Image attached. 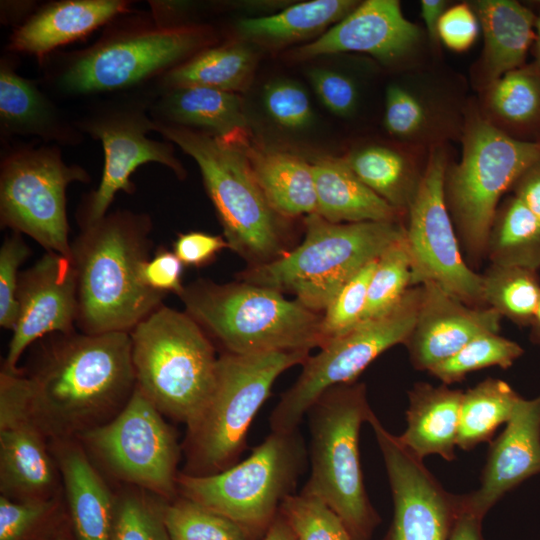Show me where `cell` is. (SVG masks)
Wrapping results in <instances>:
<instances>
[{"label": "cell", "instance_id": "6da1fadb", "mask_svg": "<svg viewBox=\"0 0 540 540\" xmlns=\"http://www.w3.org/2000/svg\"><path fill=\"white\" fill-rule=\"evenodd\" d=\"M53 335L26 374L1 370L0 427L77 439L114 418L136 388L130 333Z\"/></svg>", "mask_w": 540, "mask_h": 540}, {"label": "cell", "instance_id": "7a4b0ae2", "mask_svg": "<svg viewBox=\"0 0 540 540\" xmlns=\"http://www.w3.org/2000/svg\"><path fill=\"white\" fill-rule=\"evenodd\" d=\"M151 228L149 215L118 210L81 228L71 243L76 324L82 333H130L162 306L165 295L141 279L142 266L150 258Z\"/></svg>", "mask_w": 540, "mask_h": 540}, {"label": "cell", "instance_id": "3957f363", "mask_svg": "<svg viewBox=\"0 0 540 540\" xmlns=\"http://www.w3.org/2000/svg\"><path fill=\"white\" fill-rule=\"evenodd\" d=\"M154 131L197 163L229 249L248 267L270 263L291 250L285 218L270 206L245 155L228 136L158 122Z\"/></svg>", "mask_w": 540, "mask_h": 540}, {"label": "cell", "instance_id": "277c9868", "mask_svg": "<svg viewBox=\"0 0 540 540\" xmlns=\"http://www.w3.org/2000/svg\"><path fill=\"white\" fill-rule=\"evenodd\" d=\"M179 298L185 312L228 353L309 352L324 344L322 313L270 288L199 279Z\"/></svg>", "mask_w": 540, "mask_h": 540}, {"label": "cell", "instance_id": "5b68a950", "mask_svg": "<svg viewBox=\"0 0 540 540\" xmlns=\"http://www.w3.org/2000/svg\"><path fill=\"white\" fill-rule=\"evenodd\" d=\"M304 224L300 245L270 263L247 267L238 278L291 293L318 313L361 268L405 236L402 221L331 223L312 213Z\"/></svg>", "mask_w": 540, "mask_h": 540}, {"label": "cell", "instance_id": "8992f818", "mask_svg": "<svg viewBox=\"0 0 540 540\" xmlns=\"http://www.w3.org/2000/svg\"><path fill=\"white\" fill-rule=\"evenodd\" d=\"M308 351L254 354L224 352L218 357L213 390L199 413L186 424L182 473L208 476L237 463L257 412L281 373L303 364Z\"/></svg>", "mask_w": 540, "mask_h": 540}, {"label": "cell", "instance_id": "52a82bcc", "mask_svg": "<svg viewBox=\"0 0 540 540\" xmlns=\"http://www.w3.org/2000/svg\"><path fill=\"white\" fill-rule=\"evenodd\" d=\"M373 410L366 385L352 382L325 391L306 413L310 476L301 492L326 503L355 540H367L379 522L366 492L359 435Z\"/></svg>", "mask_w": 540, "mask_h": 540}, {"label": "cell", "instance_id": "ba28073f", "mask_svg": "<svg viewBox=\"0 0 540 540\" xmlns=\"http://www.w3.org/2000/svg\"><path fill=\"white\" fill-rule=\"evenodd\" d=\"M212 38L205 26H163L152 16L125 19L91 46L66 55L56 71V84L71 95L129 89L161 77L207 48Z\"/></svg>", "mask_w": 540, "mask_h": 540}, {"label": "cell", "instance_id": "9c48e42d", "mask_svg": "<svg viewBox=\"0 0 540 540\" xmlns=\"http://www.w3.org/2000/svg\"><path fill=\"white\" fill-rule=\"evenodd\" d=\"M460 161L447 168L445 199L469 263L486 256L490 227L503 194L540 162V140L515 138L481 114L465 124Z\"/></svg>", "mask_w": 540, "mask_h": 540}, {"label": "cell", "instance_id": "30bf717a", "mask_svg": "<svg viewBox=\"0 0 540 540\" xmlns=\"http://www.w3.org/2000/svg\"><path fill=\"white\" fill-rule=\"evenodd\" d=\"M136 387L163 414L187 424L208 400L218 357L185 311L160 306L131 332Z\"/></svg>", "mask_w": 540, "mask_h": 540}, {"label": "cell", "instance_id": "8fae6325", "mask_svg": "<svg viewBox=\"0 0 540 540\" xmlns=\"http://www.w3.org/2000/svg\"><path fill=\"white\" fill-rule=\"evenodd\" d=\"M308 459L299 429L274 432L243 461L208 476L179 473L178 495L242 526L252 535L269 529L283 501L295 494Z\"/></svg>", "mask_w": 540, "mask_h": 540}, {"label": "cell", "instance_id": "7c38bea8", "mask_svg": "<svg viewBox=\"0 0 540 540\" xmlns=\"http://www.w3.org/2000/svg\"><path fill=\"white\" fill-rule=\"evenodd\" d=\"M421 294V285L411 287L390 312L358 324L309 356L295 383L273 409L269 418L271 431L298 429L302 418L325 391L355 382L378 356L404 344L415 324Z\"/></svg>", "mask_w": 540, "mask_h": 540}, {"label": "cell", "instance_id": "4fadbf2b", "mask_svg": "<svg viewBox=\"0 0 540 540\" xmlns=\"http://www.w3.org/2000/svg\"><path fill=\"white\" fill-rule=\"evenodd\" d=\"M89 181L83 167L63 160L57 145L9 149L0 164L1 227L71 257L66 189L71 183Z\"/></svg>", "mask_w": 540, "mask_h": 540}, {"label": "cell", "instance_id": "5bb4252c", "mask_svg": "<svg viewBox=\"0 0 540 540\" xmlns=\"http://www.w3.org/2000/svg\"><path fill=\"white\" fill-rule=\"evenodd\" d=\"M154 98L130 96L101 102L88 110L76 123L81 133L99 140L104 151V167L98 187L85 195L76 219L81 228L107 214L119 191L132 194L130 177L141 165L159 163L183 179L186 171L174 153L173 143L148 137L155 122L150 115Z\"/></svg>", "mask_w": 540, "mask_h": 540}, {"label": "cell", "instance_id": "9a60e30c", "mask_svg": "<svg viewBox=\"0 0 540 540\" xmlns=\"http://www.w3.org/2000/svg\"><path fill=\"white\" fill-rule=\"evenodd\" d=\"M162 415L136 387L114 418L77 439L109 475L170 501L178 495L181 448Z\"/></svg>", "mask_w": 540, "mask_h": 540}, {"label": "cell", "instance_id": "2e32d148", "mask_svg": "<svg viewBox=\"0 0 540 540\" xmlns=\"http://www.w3.org/2000/svg\"><path fill=\"white\" fill-rule=\"evenodd\" d=\"M447 168L445 149L433 148L405 216L412 287L434 283L470 306H485L482 274L475 272L464 259L447 207L444 191Z\"/></svg>", "mask_w": 540, "mask_h": 540}, {"label": "cell", "instance_id": "e0dca14e", "mask_svg": "<svg viewBox=\"0 0 540 540\" xmlns=\"http://www.w3.org/2000/svg\"><path fill=\"white\" fill-rule=\"evenodd\" d=\"M382 454L394 515L386 540H448L462 495L447 492L373 412L368 420Z\"/></svg>", "mask_w": 540, "mask_h": 540}, {"label": "cell", "instance_id": "ac0fdd59", "mask_svg": "<svg viewBox=\"0 0 540 540\" xmlns=\"http://www.w3.org/2000/svg\"><path fill=\"white\" fill-rule=\"evenodd\" d=\"M18 315L2 369L17 373V363L37 339L69 334L77 319V280L71 257L47 251L19 274Z\"/></svg>", "mask_w": 540, "mask_h": 540}, {"label": "cell", "instance_id": "d6986e66", "mask_svg": "<svg viewBox=\"0 0 540 540\" xmlns=\"http://www.w3.org/2000/svg\"><path fill=\"white\" fill-rule=\"evenodd\" d=\"M419 41V28L404 17L398 1L367 0L317 39L298 47L293 55L306 60L363 52L384 64H393L414 52Z\"/></svg>", "mask_w": 540, "mask_h": 540}, {"label": "cell", "instance_id": "ffe728a7", "mask_svg": "<svg viewBox=\"0 0 540 540\" xmlns=\"http://www.w3.org/2000/svg\"><path fill=\"white\" fill-rule=\"evenodd\" d=\"M413 329L405 341L415 369L428 371L478 336L499 333L502 316L488 306H470L434 283L421 285Z\"/></svg>", "mask_w": 540, "mask_h": 540}, {"label": "cell", "instance_id": "44dd1931", "mask_svg": "<svg viewBox=\"0 0 540 540\" xmlns=\"http://www.w3.org/2000/svg\"><path fill=\"white\" fill-rule=\"evenodd\" d=\"M540 473V395L522 398L490 445L480 486L462 495L463 507L484 518L507 492Z\"/></svg>", "mask_w": 540, "mask_h": 540}, {"label": "cell", "instance_id": "7402d4cb", "mask_svg": "<svg viewBox=\"0 0 540 540\" xmlns=\"http://www.w3.org/2000/svg\"><path fill=\"white\" fill-rule=\"evenodd\" d=\"M75 540H110L114 498L78 439L49 441Z\"/></svg>", "mask_w": 540, "mask_h": 540}, {"label": "cell", "instance_id": "603a6c76", "mask_svg": "<svg viewBox=\"0 0 540 540\" xmlns=\"http://www.w3.org/2000/svg\"><path fill=\"white\" fill-rule=\"evenodd\" d=\"M125 0H62L29 15L10 36L8 50L43 59L56 48L81 39L128 13Z\"/></svg>", "mask_w": 540, "mask_h": 540}, {"label": "cell", "instance_id": "cb8c5ba5", "mask_svg": "<svg viewBox=\"0 0 540 540\" xmlns=\"http://www.w3.org/2000/svg\"><path fill=\"white\" fill-rule=\"evenodd\" d=\"M227 136L245 155L258 185L276 213L288 219L316 212L317 195L309 161L261 143L247 128Z\"/></svg>", "mask_w": 540, "mask_h": 540}, {"label": "cell", "instance_id": "d4e9b609", "mask_svg": "<svg viewBox=\"0 0 540 540\" xmlns=\"http://www.w3.org/2000/svg\"><path fill=\"white\" fill-rule=\"evenodd\" d=\"M61 474L49 440L29 424L0 427V491L14 501L61 495Z\"/></svg>", "mask_w": 540, "mask_h": 540}, {"label": "cell", "instance_id": "484cf974", "mask_svg": "<svg viewBox=\"0 0 540 540\" xmlns=\"http://www.w3.org/2000/svg\"><path fill=\"white\" fill-rule=\"evenodd\" d=\"M471 6L484 38L474 77L485 90L506 73L525 65L535 40L537 15L514 0H478Z\"/></svg>", "mask_w": 540, "mask_h": 540}, {"label": "cell", "instance_id": "4316f807", "mask_svg": "<svg viewBox=\"0 0 540 540\" xmlns=\"http://www.w3.org/2000/svg\"><path fill=\"white\" fill-rule=\"evenodd\" d=\"M0 127L7 136H36L61 145H76L82 133L70 124L31 80L16 73L6 57L0 61Z\"/></svg>", "mask_w": 540, "mask_h": 540}, {"label": "cell", "instance_id": "83f0119b", "mask_svg": "<svg viewBox=\"0 0 540 540\" xmlns=\"http://www.w3.org/2000/svg\"><path fill=\"white\" fill-rule=\"evenodd\" d=\"M462 395L445 384L415 383L408 391L407 426L400 442L419 459L439 455L454 460Z\"/></svg>", "mask_w": 540, "mask_h": 540}, {"label": "cell", "instance_id": "f1b7e54d", "mask_svg": "<svg viewBox=\"0 0 540 540\" xmlns=\"http://www.w3.org/2000/svg\"><path fill=\"white\" fill-rule=\"evenodd\" d=\"M317 195L316 214L331 223L401 221L402 215L369 189L343 158L310 161Z\"/></svg>", "mask_w": 540, "mask_h": 540}, {"label": "cell", "instance_id": "f546056e", "mask_svg": "<svg viewBox=\"0 0 540 540\" xmlns=\"http://www.w3.org/2000/svg\"><path fill=\"white\" fill-rule=\"evenodd\" d=\"M150 115L155 122L216 137L247 128L240 95L206 87L163 89V93L154 98Z\"/></svg>", "mask_w": 540, "mask_h": 540}, {"label": "cell", "instance_id": "4dcf8cb0", "mask_svg": "<svg viewBox=\"0 0 540 540\" xmlns=\"http://www.w3.org/2000/svg\"><path fill=\"white\" fill-rule=\"evenodd\" d=\"M254 51L241 42L207 47L160 77L163 89L206 87L227 92L244 91L256 65Z\"/></svg>", "mask_w": 540, "mask_h": 540}, {"label": "cell", "instance_id": "1f68e13d", "mask_svg": "<svg viewBox=\"0 0 540 540\" xmlns=\"http://www.w3.org/2000/svg\"><path fill=\"white\" fill-rule=\"evenodd\" d=\"M343 159L361 182L406 216L423 174L414 157L397 148L368 145Z\"/></svg>", "mask_w": 540, "mask_h": 540}, {"label": "cell", "instance_id": "d6a6232c", "mask_svg": "<svg viewBox=\"0 0 540 540\" xmlns=\"http://www.w3.org/2000/svg\"><path fill=\"white\" fill-rule=\"evenodd\" d=\"M358 5L353 0H312L263 17L238 21L236 29L243 37L267 45H282L313 36L338 23Z\"/></svg>", "mask_w": 540, "mask_h": 540}, {"label": "cell", "instance_id": "836d02e7", "mask_svg": "<svg viewBox=\"0 0 540 540\" xmlns=\"http://www.w3.org/2000/svg\"><path fill=\"white\" fill-rule=\"evenodd\" d=\"M484 92V116L498 128L515 138L540 131V70L534 63L506 73Z\"/></svg>", "mask_w": 540, "mask_h": 540}, {"label": "cell", "instance_id": "e575fe53", "mask_svg": "<svg viewBox=\"0 0 540 540\" xmlns=\"http://www.w3.org/2000/svg\"><path fill=\"white\" fill-rule=\"evenodd\" d=\"M486 257L493 265L540 269V220L514 195L496 210Z\"/></svg>", "mask_w": 540, "mask_h": 540}, {"label": "cell", "instance_id": "d590c367", "mask_svg": "<svg viewBox=\"0 0 540 540\" xmlns=\"http://www.w3.org/2000/svg\"><path fill=\"white\" fill-rule=\"evenodd\" d=\"M521 397L507 382L486 378L463 391L457 447L471 450L490 442L495 431L514 414Z\"/></svg>", "mask_w": 540, "mask_h": 540}, {"label": "cell", "instance_id": "8d00e7d4", "mask_svg": "<svg viewBox=\"0 0 540 540\" xmlns=\"http://www.w3.org/2000/svg\"><path fill=\"white\" fill-rule=\"evenodd\" d=\"M484 305L520 327L530 326L540 301L538 272L491 264L482 274Z\"/></svg>", "mask_w": 540, "mask_h": 540}, {"label": "cell", "instance_id": "74e56055", "mask_svg": "<svg viewBox=\"0 0 540 540\" xmlns=\"http://www.w3.org/2000/svg\"><path fill=\"white\" fill-rule=\"evenodd\" d=\"M68 523L60 495L37 501L0 496V540H54Z\"/></svg>", "mask_w": 540, "mask_h": 540}, {"label": "cell", "instance_id": "f35d334b", "mask_svg": "<svg viewBox=\"0 0 540 540\" xmlns=\"http://www.w3.org/2000/svg\"><path fill=\"white\" fill-rule=\"evenodd\" d=\"M114 495L110 540H171L163 515L167 500L131 485Z\"/></svg>", "mask_w": 540, "mask_h": 540}, {"label": "cell", "instance_id": "ab89813d", "mask_svg": "<svg viewBox=\"0 0 540 540\" xmlns=\"http://www.w3.org/2000/svg\"><path fill=\"white\" fill-rule=\"evenodd\" d=\"M171 540H251L238 523L181 495L164 505Z\"/></svg>", "mask_w": 540, "mask_h": 540}, {"label": "cell", "instance_id": "60d3db41", "mask_svg": "<svg viewBox=\"0 0 540 540\" xmlns=\"http://www.w3.org/2000/svg\"><path fill=\"white\" fill-rule=\"evenodd\" d=\"M523 353L524 349L515 341L488 333L476 337L427 372L442 384L450 385L461 382L473 371L494 366L510 368Z\"/></svg>", "mask_w": 540, "mask_h": 540}, {"label": "cell", "instance_id": "b9f144b4", "mask_svg": "<svg viewBox=\"0 0 540 540\" xmlns=\"http://www.w3.org/2000/svg\"><path fill=\"white\" fill-rule=\"evenodd\" d=\"M411 287V259L404 236L378 258L360 323L390 312Z\"/></svg>", "mask_w": 540, "mask_h": 540}, {"label": "cell", "instance_id": "7bdbcfd3", "mask_svg": "<svg viewBox=\"0 0 540 540\" xmlns=\"http://www.w3.org/2000/svg\"><path fill=\"white\" fill-rule=\"evenodd\" d=\"M279 513L297 540H355L339 515L315 496L303 492L290 495Z\"/></svg>", "mask_w": 540, "mask_h": 540}, {"label": "cell", "instance_id": "ee69618b", "mask_svg": "<svg viewBox=\"0 0 540 540\" xmlns=\"http://www.w3.org/2000/svg\"><path fill=\"white\" fill-rule=\"evenodd\" d=\"M377 260L368 263L351 277L323 311L321 322L323 345L360 324Z\"/></svg>", "mask_w": 540, "mask_h": 540}, {"label": "cell", "instance_id": "f6af8a7d", "mask_svg": "<svg viewBox=\"0 0 540 540\" xmlns=\"http://www.w3.org/2000/svg\"><path fill=\"white\" fill-rule=\"evenodd\" d=\"M384 125L395 137L416 139L430 126L429 110L414 92L392 84L386 90Z\"/></svg>", "mask_w": 540, "mask_h": 540}, {"label": "cell", "instance_id": "bcb514c9", "mask_svg": "<svg viewBox=\"0 0 540 540\" xmlns=\"http://www.w3.org/2000/svg\"><path fill=\"white\" fill-rule=\"evenodd\" d=\"M263 103L269 116L285 128H304L313 118L306 91L291 81L268 83L264 88Z\"/></svg>", "mask_w": 540, "mask_h": 540}, {"label": "cell", "instance_id": "7dc6e473", "mask_svg": "<svg viewBox=\"0 0 540 540\" xmlns=\"http://www.w3.org/2000/svg\"><path fill=\"white\" fill-rule=\"evenodd\" d=\"M30 252L21 234L14 231L5 237L0 249V326L12 331L18 315V268Z\"/></svg>", "mask_w": 540, "mask_h": 540}, {"label": "cell", "instance_id": "c3c4849f", "mask_svg": "<svg viewBox=\"0 0 540 540\" xmlns=\"http://www.w3.org/2000/svg\"><path fill=\"white\" fill-rule=\"evenodd\" d=\"M308 77L315 93L328 110L339 116L352 114L358 94L350 77L324 68L311 69Z\"/></svg>", "mask_w": 540, "mask_h": 540}, {"label": "cell", "instance_id": "681fc988", "mask_svg": "<svg viewBox=\"0 0 540 540\" xmlns=\"http://www.w3.org/2000/svg\"><path fill=\"white\" fill-rule=\"evenodd\" d=\"M480 30L471 5L460 3L447 8L438 24L439 40L450 50L463 52L476 41Z\"/></svg>", "mask_w": 540, "mask_h": 540}, {"label": "cell", "instance_id": "f907efd6", "mask_svg": "<svg viewBox=\"0 0 540 540\" xmlns=\"http://www.w3.org/2000/svg\"><path fill=\"white\" fill-rule=\"evenodd\" d=\"M183 263L172 251L160 247L141 269V279L149 289L166 295L183 292Z\"/></svg>", "mask_w": 540, "mask_h": 540}, {"label": "cell", "instance_id": "816d5d0a", "mask_svg": "<svg viewBox=\"0 0 540 540\" xmlns=\"http://www.w3.org/2000/svg\"><path fill=\"white\" fill-rule=\"evenodd\" d=\"M225 248L229 245L222 236L199 231L181 233L173 243V252L183 265L197 268L211 263Z\"/></svg>", "mask_w": 540, "mask_h": 540}, {"label": "cell", "instance_id": "f5cc1de1", "mask_svg": "<svg viewBox=\"0 0 540 540\" xmlns=\"http://www.w3.org/2000/svg\"><path fill=\"white\" fill-rule=\"evenodd\" d=\"M511 189L514 196L540 220V162L526 170Z\"/></svg>", "mask_w": 540, "mask_h": 540}, {"label": "cell", "instance_id": "db71d44e", "mask_svg": "<svg viewBox=\"0 0 540 540\" xmlns=\"http://www.w3.org/2000/svg\"><path fill=\"white\" fill-rule=\"evenodd\" d=\"M482 520L483 518L465 509L461 503L448 540H483Z\"/></svg>", "mask_w": 540, "mask_h": 540}, {"label": "cell", "instance_id": "11a10c76", "mask_svg": "<svg viewBox=\"0 0 540 540\" xmlns=\"http://www.w3.org/2000/svg\"><path fill=\"white\" fill-rule=\"evenodd\" d=\"M446 1L443 0H422L421 17L424 21L428 37L433 45L439 41L438 24L444 11L446 10Z\"/></svg>", "mask_w": 540, "mask_h": 540}, {"label": "cell", "instance_id": "9f6ffc18", "mask_svg": "<svg viewBox=\"0 0 540 540\" xmlns=\"http://www.w3.org/2000/svg\"><path fill=\"white\" fill-rule=\"evenodd\" d=\"M263 540H297L294 532L279 513L266 532Z\"/></svg>", "mask_w": 540, "mask_h": 540}, {"label": "cell", "instance_id": "6f0895ef", "mask_svg": "<svg viewBox=\"0 0 540 540\" xmlns=\"http://www.w3.org/2000/svg\"><path fill=\"white\" fill-rule=\"evenodd\" d=\"M530 327H531V332H530L531 341L534 344H537L540 346V301L538 303V306L534 314V317L532 319V322L530 324Z\"/></svg>", "mask_w": 540, "mask_h": 540}, {"label": "cell", "instance_id": "680465c9", "mask_svg": "<svg viewBox=\"0 0 540 540\" xmlns=\"http://www.w3.org/2000/svg\"><path fill=\"white\" fill-rule=\"evenodd\" d=\"M533 53L535 61L533 62L540 70V14L537 15L535 24V40L533 43Z\"/></svg>", "mask_w": 540, "mask_h": 540}, {"label": "cell", "instance_id": "91938a15", "mask_svg": "<svg viewBox=\"0 0 540 540\" xmlns=\"http://www.w3.org/2000/svg\"><path fill=\"white\" fill-rule=\"evenodd\" d=\"M54 540H75L70 523H68L63 530L57 535Z\"/></svg>", "mask_w": 540, "mask_h": 540}, {"label": "cell", "instance_id": "94428289", "mask_svg": "<svg viewBox=\"0 0 540 540\" xmlns=\"http://www.w3.org/2000/svg\"><path fill=\"white\" fill-rule=\"evenodd\" d=\"M535 3H536L538 6H540V1H535Z\"/></svg>", "mask_w": 540, "mask_h": 540}]
</instances>
